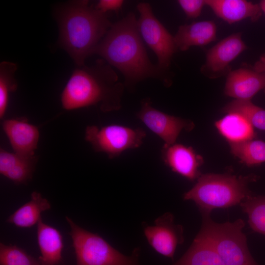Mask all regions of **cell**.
Here are the masks:
<instances>
[{
  "instance_id": "cell-23",
  "label": "cell",
  "mask_w": 265,
  "mask_h": 265,
  "mask_svg": "<svg viewBox=\"0 0 265 265\" xmlns=\"http://www.w3.org/2000/svg\"><path fill=\"white\" fill-rule=\"evenodd\" d=\"M248 216V223L255 233L265 236V195L249 196L240 204Z\"/></svg>"
},
{
  "instance_id": "cell-19",
  "label": "cell",
  "mask_w": 265,
  "mask_h": 265,
  "mask_svg": "<svg viewBox=\"0 0 265 265\" xmlns=\"http://www.w3.org/2000/svg\"><path fill=\"white\" fill-rule=\"evenodd\" d=\"M219 133L231 143H237L255 138L254 128L242 115L228 113L215 123Z\"/></svg>"
},
{
  "instance_id": "cell-30",
  "label": "cell",
  "mask_w": 265,
  "mask_h": 265,
  "mask_svg": "<svg viewBox=\"0 0 265 265\" xmlns=\"http://www.w3.org/2000/svg\"><path fill=\"white\" fill-rule=\"evenodd\" d=\"M259 5L261 7L262 12L265 14V0H261L260 2Z\"/></svg>"
},
{
  "instance_id": "cell-24",
  "label": "cell",
  "mask_w": 265,
  "mask_h": 265,
  "mask_svg": "<svg viewBox=\"0 0 265 265\" xmlns=\"http://www.w3.org/2000/svg\"><path fill=\"white\" fill-rule=\"evenodd\" d=\"M226 113H237L244 117L254 128L265 131V109L251 101L235 100L223 108Z\"/></svg>"
},
{
  "instance_id": "cell-14",
  "label": "cell",
  "mask_w": 265,
  "mask_h": 265,
  "mask_svg": "<svg viewBox=\"0 0 265 265\" xmlns=\"http://www.w3.org/2000/svg\"><path fill=\"white\" fill-rule=\"evenodd\" d=\"M2 127L14 152L27 157L35 156L39 138L38 127L23 118L5 119L2 121Z\"/></svg>"
},
{
  "instance_id": "cell-17",
  "label": "cell",
  "mask_w": 265,
  "mask_h": 265,
  "mask_svg": "<svg viewBox=\"0 0 265 265\" xmlns=\"http://www.w3.org/2000/svg\"><path fill=\"white\" fill-rule=\"evenodd\" d=\"M37 159L0 150V173L15 184H25L31 179Z\"/></svg>"
},
{
  "instance_id": "cell-1",
  "label": "cell",
  "mask_w": 265,
  "mask_h": 265,
  "mask_svg": "<svg viewBox=\"0 0 265 265\" xmlns=\"http://www.w3.org/2000/svg\"><path fill=\"white\" fill-rule=\"evenodd\" d=\"M94 54L119 70L127 86L148 78L159 80L167 86L170 84L166 70L153 64L149 59L138 30L137 20L132 13L112 25Z\"/></svg>"
},
{
  "instance_id": "cell-26",
  "label": "cell",
  "mask_w": 265,
  "mask_h": 265,
  "mask_svg": "<svg viewBox=\"0 0 265 265\" xmlns=\"http://www.w3.org/2000/svg\"><path fill=\"white\" fill-rule=\"evenodd\" d=\"M0 265H41L38 259L15 245L0 243Z\"/></svg>"
},
{
  "instance_id": "cell-12",
  "label": "cell",
  "mask_w": 265,
  "mask_h": 265,
  "mask_svg": "<svg viewBox=\"0 0 265 265\" xmlns=\"http://www.w3.org/2000/svg\"><path fill=\"white\" fill-rule=\"evenodd\" d=\"M161 154L167 166L186 179L193 181L202 175L199 167L203 163V158L191 147L176 143L163 145Z\"/></svg>"
},
{
  "instance_id": "cell-18",
  "label": "cell",
  "mask_w": 265,
  "mask_h": 265,
  "mask_svg": "<svg viewBox=\"0 0 265 265\" xmlns=\"http://www.w3.org/2000/svg\"><path fill=\"white\" fill-rule=\"evenodd\" d=\"M37 238L40 252L38 260L41 265H58L62 260L63 238L56 228L41 218L37 224Z\"/></svg>"
},
{
  "instance_id": "cell-9",
  "label": "cell",
  "mask_w": 265,
  "mask_h": 265,
  "mask_svg": "<svg viewBox=\"0 0 265 265\" xmlns=\"http://www.w3.org/2000/svg\"><path fill=\"white\" fill-rule=\"evenodd\" d=\"M143 233L150 245L159 254L174 259L178 246L184 242L183 226L176 224L170 212L159 216L153 225L143 223Z\"/></svg>"
},
{
  "instance_id": "cell-8",
  "label": "cell",
  "mask_w": 265,
  "mask_h": 265,
  "mask_svg": "<svg viewBox=\"0 0 265 265\" xmlns=\"http://www.w3.org/2000/svg\"><path fill=\"white\" fill-rule=\"evenodd\" d=\"M137 26L141 37L158 58V65L162 69L169 68L172 56L178 50L173 36L154 15L150 4L140 2Z\"/></svg>"
},
{
  "instance_id": "cell-16",
  "label": "cell",
  "mask_w": 265,
  "mask_h": 265,
  "mask_svg": "<svg viewBox=\"0 0 265 265\" xmlns=\"http://www.w3.org/2000/svg\"><path fill=\"white\" fill-rule=\"evenodd\" d=\"M216 36L215 23L202 21L180 26L174 38L178 50L186 51L193 46L206 45L215 40Z\"/></svg>"
},
{
  "instance_id": "cell-15",
  "label": "cell",
  "mask_w": 265,
  "mask_h": 265,
  "mask_svg": "<svg viewBox=\"0 0 265 265\" xmlns=\"http://www.w3.org/2000/svg\"><path fill=\"white\" fill-rule=\"evenodd\" d=\"M206 4L229 24L248 18L255 22L263 13L259 4L245 0H206Z\"/></svg>"
},
{
  "instance_id": "cell-3",
  "label": "cell",
  "mask_w": 265,
  "mask_h": 265,
  "mask_svg": "<svg viewBox=\"0 0 265 265\" xmlns=\"http://www.w3.org/2000/svg\"><path fill=\"white\" fill-rule=\"evenodd\" d=\"M59 43L77 66L84 65L112 26L106 14L88 0L66 5L58 15Z\"/></svg>"
},
{
  "instance_id": "cell-21",
  "label": "cell",
  "mask_w": 265,
  "mask_h": 265,
  "mask_svg": "<svg viewBox=\"0 0 265 265\" xmlns=\"http://www.w3.org/2000/svg\"><path fill=\"white\" fill-rule=\"evenodd\" d=\"M172 265H224L210 242L198 233L185 254Z\"/></svg>"
},
{
  "instance_id": "cell-2",
  "label": "cell",
  "mask_w": 265,
  "mask_h": 265,
  "mask_svg": "<svg viewBox=\"0 0 265 265\" xmlns=\"http://www.w3.org/2000/svg\"><path fill=\"white\" fill-rule=\"evenodd\" d=\"M124 86L112 66L99 59L73 71L61 93V105L67 110L100 104L103 112L117 111L122 107Z\"/></svg>"
},
{
  "instance_id": "cell-11",
  "label": "cell",
  "mask_w": 265,
  "mask_h": 265,
  "mask_svg": "<svg viewBox=\"0 0 265 265\" xmlns=\"http://www.w3.org/2000/svg\"><path fill=\"white\" fill-rule=\"evenodd\" d=\"M246 48L240 33L231 34L207 52L201 70L211 78L223 75L227 72L230 64Z\"/></svg>"
},
{
  "instance_id": "cell-22",
  "label": "cell",
  "mask_w": 265,
  "mask_h": 265,
  "mask_svg": "<svg viewBox=\"0 0 265 265\" xmlns=\"http://www.w3.org/2000/svg\"><path fill=\"white\" fill-rule=\"evenodd\" d=\"M231 152L248 166L265 162V142L255 138L229 144Z\"/></svg>"
},
{
  "instance_id": "cell-4",
  "label": "cell",
  "mask_w": 265,
  "mask_h": 265,
  "mask_svg": "<svg viewBox=\"0 0 265 265\" xmlns=\"http://www.w3.org/2000/svg\"><path fill=\"white\" fill-rule=\"evenodd\" d=\"M259 178L255 174L237 176L227 173L205 174L184 194L183 199L194 202L201 215L211 214L214 209L240 205L253 194L248 185Z\"/></svg>"
},
{
  "instance_id": "cell-27",
  "label": "cell",
  "mask_w": 265,
  "mask_h": 265,
  "mask_svg": "<svg viewBox=\"0 0 265 265\" xmlns=\"http://www.w3.org/2000/svg\"><path fill=\"white\" fill-rule=\"evenodd\" d=\"M178 3L186 15L191 19L199 17L206 4L204 0H179Z\"/></svg>"
},
{
  "instance_id": "cell-13",
  "label": "cell",
  "mask_w": 265,
  "mask_h": 265,
  "mask_svg": "<svg viewBox=\"0 0 265 265\" xmlns=\"http://www.w3.org/2000/svg\"><path fill=\"white\" fill-rule=\"evenodd\" d=\"M261 90L265 91V74L244 68L228 73L224 88L227 96L236 100L251 101Z\"/></svg>"
},
{
  "instance_id": "cell-20",
  "label": "cell",
  "mask_w": 265,
  "mask_h": 265,
  "mask_svg": "<svg viewBox=\"0 0 265 265\" xmlns=\"http://www.w3.org/2000/svg\"><path fill=\"white\" fill-rule=\"evenodd\" d=\"M30 200L9 215L6 222L20 228H30L42 218V212L50 210L51 204L41 194L33 191Z\"/></svg>"
},
{
  "instance_id": "cell-7",
  "label": "cell",
  "mask_w": 265,
  "mask_h": 265,
  "mask_svg": "<svg viewBox=\"0 0 265 265\" xmlns=\"http://www.w3.org/2000/svg\"><path fill=\"white\" fill-rule=\"evenodd\" d=\"M146 136L142 129L113 124L101 128L88 126L84 137L95 151L105 153L113 159L127 150L139 147Z\"/></svg>"
},
{
  "instance_id": "cell-10",
  "label": "cell",
  "mask_w": 265,
  "mask_h": 265,
  "mask_svg": "<svg viewBox=\"0 0 265 265\" xmlns=\"http://www.w3.org/2000/svg\"><path fill=\"white\" fill-rule=\"evenodd\" d=\"M136 117L167 146L175 143L183 130L190 131L194 127L190 120L170 115L154 108L149 98L141 102Z\"/></svg>"
},
{
  "instance_id": "cell-28",
  "label": "cell",
  "mask_w": 265,
  "mask_h": 265,
  "mask_svg": "<svg viewBox=\"0 0 265 265\" xmlns=\"http://www.w3.org/2000/svg\"><path fill=\"white\" fill-rule=\"evenodd\" d=\"M124 3L122 0H100L95 7L101 12L107 14L108 11H118Z\"/></svg>"
},
{
  "instance_id": "cell-6",
  "label": "cell",
  "mask_w": 265,
  "mask_h": 265,
  "mask_svg": "<svg viewBox=\"0 0 265 265\" xmlns=\"http://www.w3.org/2000/svg\"><path fill=\"white\" fill-rule=\"evenodd\" d=\"M65 219L70 227L69 234L76 258V265H140L139 247L130 256L123 254L96 233L77 225L71 218Z\"/></svg>"
},
{
  "instance_id": "cell-25",
  "label": "cell",
  "mask_w": 265,
  "mask_h": 265,
  "mask_svg": "<svg viewBox=\"0 0 265 265\" xmlns=\"http://www.w3.org/2000/svg\"><path fill=\"white\" fill-rule=\"evenodd\" d=\"M17 67L14 63L2 61L0 64V118L3 119L6 111L10 93L17 89L15 74Z\"/></svg>"
},
{
  "instance_id": "cell-29",
  "label": "cell",
  "mask_w": 265,
  "mask_h": 265,
  "mask_svg": "<svg viewBox=\"0 0 265 265\" xmlns=\"http://www.w3.org/2000/svg\"><path fill=\"white\" fill-rule=\"evenodd\" d=\"M253 69L258 72L265 74V53L255 63Z\"/></svg>"
},
{
  "instance_id": "cell-5",
  "label": "cell",
  "mask_w": 265,
  "mask_h": 265,
  "mask_svg": "<svg viewBox=\"0 0 265 265\" xmlns=\"http://www.w3.org/2000/svg\"><path fill=\"white\" fill-rule=\"evenodd\" d=\"M198 232L212 245L224 265H260L249 250L243 232L245 222L241 218L233 222L217 223L211 214H202Z\"/></svg>"
}]
</instances>
